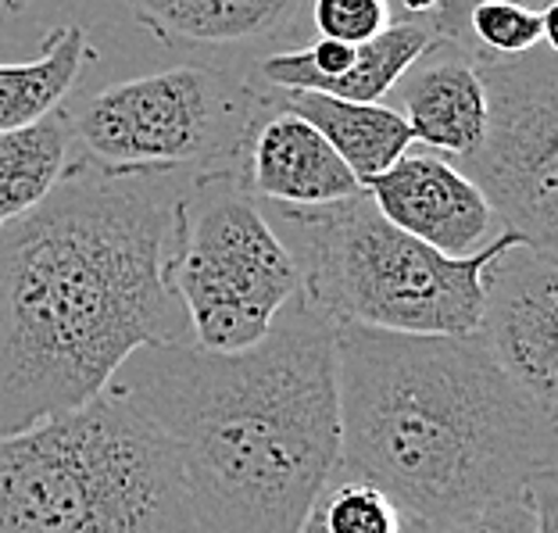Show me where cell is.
Segmentation results:
<instances>
[{
    "label": "cell",
    "instance_id": "8",
    "mask_svg": "<svg viewBox=\"0 0 558 533\" xmlns=\"http://www.w3.org/2000/svg\"><path fill=\"white\" fill-rule=\"evenodd\" d=\"M484 140L454 161L487 197L501 233L558 247V47L544 44L512 61H484Z\"/></svg>",
    "mask_w": 558,
    "mask_h": 533
},
{
    "label": "cell",
    "instance_id": "6",
    "mask_svg": "<svg viewBox=\"0 0 558 533\" xmlns=\"http://www.w3.org/2000/svg\"><path fill=\"white\" fill-rule=\"evenodd\" d=\"M165 287L194 329L190 344L244 351L269 334L301 290V272L244 175L211 169L172 201Z\"/></svg>",
    "mask_w": 558,
    "mask_h": 533
},
{
    "label": "cell",
    "instance_id": "11",
    "mask_svg": "<svg viewBox=\"0 0 558 533\" xmlns=\"http://www.w3.org/2000/svg\"><path fill=\"white\" fill-rule=\"evenodd\" d=\"M269 111L272 116H262L244 144V186L251 194L287 208H323L362 194L359 175L340 161V155L326 144L315 125H308L294 111L272 105Z\"/></svg>",
    "mask_w": 558,
    "mask_h": 533
},
{
    "label": "cell",
    "instance_id": "18",
    "mask_svg": "<svg viewBox=\"0 0 558 533\" xmlns=\"http://www.w3.org/2000/svg\"><path fill=\"white\" fill-rule=\"evenodd\" d=\"M555 487H558L555 473H544L541 480H534V487L523 498L490 505V509L473 512L434 533H555V512H558Z\"/></svg>",
    "mask_w": 558,
    "mask_h": 533
},
{
    "label": "cell",
    "instance_id": "1",
    "mask_svg": "<svg viewBox=\"0 0 558 533\" xmlns=\"http://www.w3.org/2000/svg\"><path fill=\"white\" fill-rule=\"evenodd\" d=\"M172 205L144 175L75 172L0 226V440L105 395L165 334Z\"/></svg>",
    "mask_w": 558,
    "mask_h": 533
},
{
    "label": "cell",
    "instance_id": "2",
    "mask_svg": "<svg viewBox=\"0 0 558 533\" xmlns=\"http://www.w3.org/2000/svg\"><path fill=\"white\" fill-rule=\"evenodd\" d=\"M337 326L298 290L255 348H140L111 379L175 444L197 533H298L340 462Z\"/></svg>",
    "mask_w": 558,
    "mask_h": 533
},
{
    "label": "cell",
    "instance_id": "15",
    "mask_svg": "<svg viewBox=\"0 0 558 533\" xmlns=\"http://www.w3.org/2000/svg\"><path fill=\"white\" fill-rule=\"evenodd\" d=\"M86 58V33L80 25L61 22L44 36L40 58L25 65H0V133L22 130L58 111L80 80Z\"/></svg>",
    "mask_w": 558,
    "mask_h": 533
},
{
    "label": "cell",
    "instance_id": "14",
    "mask_svg": "<svg viewBox=\"0 0 558 533\" xmlns=\"http://www.w3.org/2000/svg\"><path fill=\"white\" fill-rule=\"evenodd\" d=\"M301 0H125L140 25L161 40L244 44L272 36Z\"/></svg>",
    "mask_w": 558,
    "mask_h": 533
},
{
    "label": "cell",
    "instance_id": "5",
    "mask_svg": "<svg viewBox=\"0 0 558 533\" xmlns=\"http://www.w3.org/2000/svg\"><path fill=\"white\" fill-rule=\"evenodd\" d=\"M269 208L272 230L298 262L301 294L333 323L387 334L476 337L487 265L523 240L498 233L476 255L448 258L390 226L365 190L323 208Z\"/></svg>",
    "mask_w": 558,
    "mask_h": 533
},
{
    "label": "cell",
    "instance_id": "9",
    "mask_svg": "<svg viewBox=\"0 0 558 533\" xmlns=\"http://www.w3.org/2000/svg\"><path fill=\"white\" fill-rule=\"evenodd\" d=\"M558 258L519 240L487 265L480 340L498 365L555 415L558 404Z\"/></svg>",
    "mask_w": 558,
    "mask_h": 533
},
{
    "label": "cell",
    "instance_id": "20",
    "mask_svg": "<svg viewBox=\"0 0 558 533\" xmlns=\"http://www.w3.org/2000/svg\"><path fill=\"white\" fill-rule=\"evenodd\" d=\"M22 4H25V0H4V8H11V11L22 8Z\"/></svg>",
    "mask_w": 558,
    "mask_h": 533
},
{
    "label": "cell",
    "instance_id": "7",
    "mask_svg": "<svg viewBox=\"0 0 558 533\" xmlns=\"http://www.w3.org/2000/svg\"><path fill=\"white\" fill-rule=\"evenodd\" d=\"M269 100L251 83L180 65L94 94L75 111L72 136L108 175H155L244 150Z\"/></svg>",
    "mask_w": 558,
    "mask_h": 533
},
{
    "label": "cell",
    "instance_id": "10",
    "mask_svg": "<svg viewBox=\"0 0 558 533\" xmlns=\"http://www.w3.org/2000/svg\"><path fill=\"white\" fill-rule=\"evenodd\" d=\"M362 190L390 226L448 258L487 247L498 222L476 183L434 150H404L390 169L365 180Z\"/></svg>",
    "mask_w": 558,
    "mask_h": 533
},
{
    "label": "cell",
    "instance_id": "17",
    "mask_svg": "<svg viewBox=\"0 0 558 533\" xmlns=\"http://www.w3.org/2000/svg\"><path fill=\"white\" fill-rule=\"evenodd\" d=\"M298 533H434L401 501L365 480L337 476L315 498Z\"/></svg>",
    "mask_w": 558,
    "mask_h": 533
},
{
    "label": "cell",
    "instance_id": "19",
    "mask_svg": "<svg viewBox=\"0 0 558 533\" xmlns=\"http://www.w3.org/2000/svg\"><path fill=\"white\" fill-rule=\"evenodd\" d=\"M312 29L323 40L337 44H369L395 22L390 0H312Z\"/></svg>",
    "mask_w": 558,
    "mask_h": 533
},
{
    "label": "cell",
    "instance_id": "12",
    "mask_svg": "<svg viewBox=\"0 0 558 533\" xmlns=\"http://www.w3.org/2000/svg\"><path fill=\"white\" fill-rule=\"evenodd\" d=\"M401 119L412 140L444 158L462 161L480 147L487 125V90L473 58L459 47L437 40L398 80Z\"/></svg>",
    "mask_w": 558,
    "mask_h": 533
},
{
    "label": "cell",
    "instance_id": "4",
    "mask_svg": "<svg viewBox=\"0 0 558 533\" xmlns=\"http://www.w3.org/2000/svg\"><path fill=\"white\" fill-rule=\"evenodd\" d=\"M0 533H197L175 444L108 387L0 440Z\"/></svg>",
    "mask_w": 558,
    "mask_h": 533
},
{
    "label": "cell",
    "instance_id": "16",
    "mask_svg": "<svg viewBox=\"0 0 558 533\" xmlns=\"http://www.w3.org/2000/svg\"><path fill=\"white\" fill-rule=\"evenodd\" d=\"M69 150L72 119L61 108L33 125L0 133V226L22 219L54 194L69 175Z\"/></svg>",
    "mask_w": 558,
    "mask_h": 533
},
{
    "label": "cell",
    "instance_id": "13",
    "mask_svg": "<svg viewBox=\"0 0 558 533\" xmlns=\"http://www.w3.org/2000/svg\"><path fill=\"white\" fill-rule=\"evenodd\" d=\"M265 94H269L272 108L294 111L308 125H315L326 144L340 155V161L359 175V183L390 169L415 144L401 111L379 105V100L376 105H362V100H340L308 90H265Z\"/></svg>",
    "mask_w": 558,
    "mask_h": 533
},
{
    "label": "cell",
    "instance_id": "3",
    "mask_svg": "<svg viewBox=\"0 0 558 533\" xmlns=\"http://www.w3.org/2000/svg\"><path fill=\"white\" fill-rule=\"evenodd\" d=\"M340 462L429 530L523 498L555 473V415L480 337L337 326Z\"/></svg>",
    "mask_w": 558,
    "mask_h": 533
}]
</instances>
